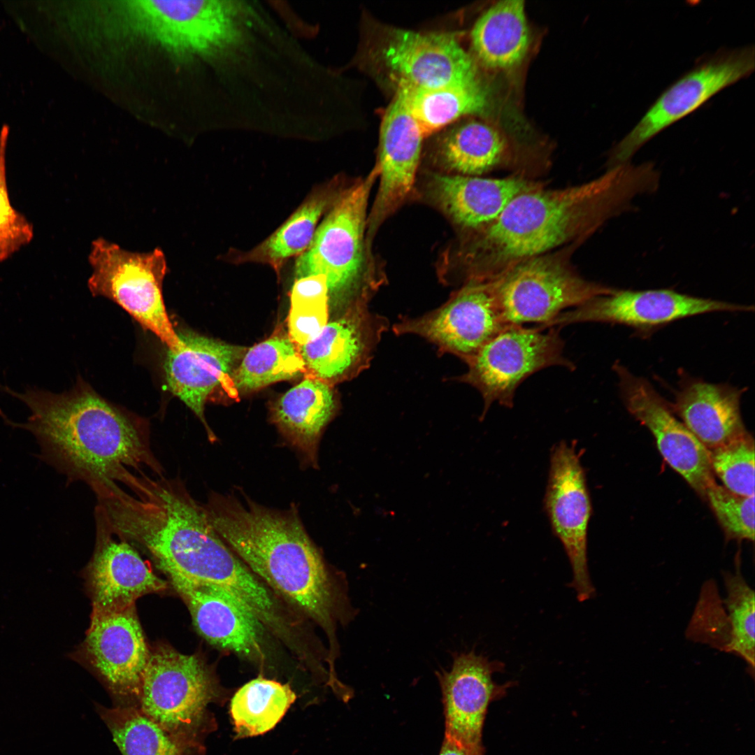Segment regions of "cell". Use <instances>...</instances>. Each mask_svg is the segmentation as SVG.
I'll list each match as a JSON object with an SVG mask.
<instances>
[{"label":"cell","mask_w":755,"mask_h":755,"mask_svg":"<svg viewBox=\"0 0 755 755\" xmlns=\"http://www.w3.org/2000/svg\"><path fill=\"white\" fill-rule=\"evenodd\" d=\"M204 505L220 538L272 591L319 626L328 641L327 666L340 656L337 631L357 616L347 583L333 570L295 508L271 509L244 496L212 493Z\"/></svg>","instance_id":"1"},{"label":"cell","mask_w":755,"mask_h":755,"mask_svg":"<svg viewBox=\"0 0 755 755\" xmlns=\"http://www.w3.org/2000/svg\"><path fill=\"white\" fill-rule=\"evenodd\" d=\"M659 178L653 163L628 161L581 185L519 194L494 222L473 231L466 278L490 280L515 262L591 234L637 196L654 192Z\"/></svg>","instance_id":"2"},{"label":"cell","mask_w":755,"mask_h":755,"mask_svg":"<svg viewBox=\"0 0 755 755\" xmlns=\"http://www.w3.org/2000/svg\"><path fill=\"white\" fill-rule=\"evenodd\" d=\"M3 391L30 410L24 422L6 424L29 431L39 457L68 481L117 482L124 470L143 467L162 476L145 429L89 388L78 385L62 394L29 387L22 392L0 384Z\"/></svg>","instance_id":"3"},{"label":"cell","mask_w":755,"mask_h":755,"mask_svg":"<svg viewBox=\"0 0 755 755\" xmlns=\"http://www.w3.org/2000/svg\"><path fill=\"white\" fill-rule=\"evenodd\" d=\"M376 164L363 180L343 190L319 224L307 250L298 257L295 278L322 275L330 308L340 314L368 305L384 278L366 243L368 200L379 177Z\"/></svg>","instance_id":"4"},{"label":"cell","mask_w":755,"mask_h":755,"mask_svg":"<svg viewBox=\"0 0 755 755\" xmlns=\"http://www.w3.org/2000/svg\"><path fill=\"white\" fill-rule=\"evenodd\" d=\"M88 261L92 268L88 287L94 296L118 304L168 350L181 346L164 305L162 287L168 265L161 249L133 252L99 237L91 243Z\"/></svg>","instance_id":"5"},{"label":"cell","mask_w":755,"mask_h":755,"mask_svg":"<svg viewBox=\"0 0 755 755\" xmlns=\"http://www.w3.org/2000/svg\"><path fill=\"white\" fill-rule=\"evenodd\" d=\"M489 281L510 325H545L565 309L615 289L585 280L564 254L551 252L515 262Z\"/></svg>","instance_id":"6"},{"label":"cell","mask_w":755,"mask_h":755,"mask_svg":"<svg viewBox=\"0 0 755 755\" xmlns=\"http://www.w3.org/2000/svg\"><path fill=\"white\" fill-rule=\"evenodd\" d=\"M218 683L198 654L159 645L150 651L138 696L139 710L181 742L195 745L196 731Z\"/></svg>","instance_id":"7"},{"label":"cell","mask_w":755,"mask_h":755,"mask_svg":"<svg viewBox=\"0 0 755 755\" xmlns=\"http://www.w3.org/2000/svg\"><path fill=\"white\" fill-rule=\"evenodd\" d=\"M549 329L509 325L466 362L467 371L455 380L481 394L482 417L494 402L512 408L517 388L535 372L552 366L575 368L563 354L559 329Z\"/></svg>","instance_id":"8"},{"label":"cell","mask_w":755,"mask_h":755,"mask_svg":"<svg viewBox=\"0 0 755 755\" xmlns=\"http://www.w3.org/2000/svg\"><path fill=\"white\" fill-rule=\"evenodd\" d=\"M754 45L721 49L703 57L669 86L613 149L610 168L628 162L647 141L754 70Z\"/></svg>","instance_id":"9"},{"label":"cell","mask_w":755,"mask_h":755,"mask_svg":"<svg viewBox=\"0 0 755 755\" xmlns=\"http://www.w3.org/2000/svg\"><path fill=\"white\" fill-rule=\"evenodd\" d=\"M103 22L110 34L145 39L177 58L203 56L217 34L219 1H127L112 3Z\"/></svg>","instance_id":"10"},{"label":"cell","mask_w":755,"mask_h":755,"mask_svg":"<svg viewBox=\"0 0 755 755\" xmlns=\"http://www.w3.org/2000/svg\"><path fill=\"white\" fill-rule=\"evenodd\" d=\"M489 280H469L440 307L418 317H403L396 335L413 334L434 344L440 354L465 363L509 326Z\"/></svg>","instance_id":"11"},{"label":"cell","mask_w":755,"mask_h":755,"mask_svg":"<svg viewBox=\"0 0 755 755\" xmlns=\"http://www.w3.org/2000/svg\"><path fill=\"white\" fill-rule=\"evenodd\" d=\"M545 509L561 541L573 572L570 587L580 602L595 594L587 557V531L591 514L584 469L575 448L561 441L551 452Z\"/></svg>","instance_id":"12"},{"label":"cell","mask_w":755,"mask_h":755,"mask_svg":"<svg viewBox=\"0 0 755 755\" xmlns=\"http://www.w3.org/2000/svg\"><path fill=\"white\" fill-rule=\"evenodd\" d=\"M621 396L629 412L654 436L665 461L700 496L716 482L710 452L678 420L670 404L646 379L615 363Z\"/></svg>","instance_id":"13"},{"label":"cell","mask_w":755,"mask_h":755,"mask_svg":"<svg viewBox=\"0 0 755 755\" xmlns=\"http://www.w3.org/2000/svg\"><path fill=\"white\" fill-rule=\"evenodd\" d=\"M753 310V306L693 296L671 289H615L610 294L596 297L561 312L539 327L545 330L554 326L597 322L626 325L643 333L698 315Z\"/></svg>","instance_id":"14"},{"label":"cell","mask_w":755,"mask_h":755,"mask_svg":"<svg viewBox=\"0 0 755 755\" xmlns=\"http://www.w3.org/2000/svg\"><path fill=\"white\" fill-rule=\"evenodd\" d=\"M178 334L182 345L175 350L168 349L164 361L167 387L197 416L209 440L215 442L216 436L204 416L205 405L217 391L238 397L232 375L247 348L193 331Z\"/></svg>","instance_id":"15"},{"label":"cell","mask_w":755,"mask_h":755,"mask_svg":"<svg viewBox=\"0 0 755 755\" xmlns=\"http://www.w3.org/2000/svg\"><path fill=\"white\" fill-rule=\"evenodd\" d=\"M388 327V319L368 305L349 308L299 347L307 376L332 386L357 377L369 367Z\"/></svg>","instance_id":"16"},{"label":"cell","mask_w":755,"mask_h":755,"mask_svg":"<svg viewBox=\"0 0 755 755\" xmlns=\"http://www.w3.org/2000/svg\"><path fill=\"white\" fill-rule=\"evenodd\" d=\"M452 656L450 670L436 672L442 692L445 736L466 746L481 747L489 705L503 697L514 682L496 683L493 675L502 672L504 664L497 660L491 661L474 649Z\"/></svg>","instance_id":"17"},{"label":"cell","mask_w":755,"mask_h":755,"mask_svg":"<svg viewBox=\"0 0 755 755\" xmlns=\"http://www.w3.org/2000/svg\"><path fill=\"white\" fill-rule=\"evenodd\" d=\"M167 575L187 606L196 631L208 642L255 665H264L267 631L249 610L217 587Z\"/></svg>","instance_id":"18"},{"label":"cell","mask_w":755,"mask_h":755,"mask_svg":"<svg viewBox=\"0 0 755 755\" xmlns=\"http://www.w3.org/2000/svg\"><path fill=\"white\" fill-rule=\"evenodd\" d=\"M424 135L401 93L387 109L381 124L380 185L366 222L370 246L376 231L408 198L413 189Z\"/></svg>","instance_id":"19"},{"label":"cell","mask_w":755,"mask_h":755,"mask_svg":"<svg viewBox=\"0 0 755 755\" xmlns=\"http://www.w3.org/2000/svg\"><path fill=\"white\" fill-rule=\"evenodd\" d=\"M82 652L114 693L138 699L150 650L134 605L93 612Z\"/></svg>","instance_id":"20"},{"label":"cell","mask_w":755,"mask_h":755,"mask_svg":"<svg viewBox=\"0 0 755 755\" xmlns=\"http://www.w3.org/2000/svg\"><path fill=\"white\" fill-rule=\"evenodd\" d=\"M386 66L398 82L437 88L477 78L475 65L451 34L395 29L382 48Z\"/></svg>","instance_id":"21"},{"label":"cell","mask_w":755,"mask_h":755,"mask_svg":"<svg viewBox=\"0 0 755 755\" xmlns=\"http://www.w3.org/2000/svg\"><path fill=\"white\" fill-rule=\"evenodd\" d=\"M96 543L87 569L94 612L122 611L134 605L139 597L165 590L158 577L138 552L118 538L98 519Z\"/></svg>","instance_id":"22"},{"label":"cell","mask_w":755,"mask_h":755,"mask_svg":"<svg viewBox=\"0 0 755 755\" xmlns=\"http://www.w3.org/2000/svg\"><path fill=\"white\" fill-rule=\"evenodd\" d=\"M540 187L520 177L432 173L426 190L429 200L452 222L475 231L494 222L515 196Z\"/></svg>","instance_id":"23"},{"label":"cell","mask_w":755,"mask_h":755,"mask_svg":"<svg viewBox=\"0 0 755 755\" xmlns=\"http://www.w3.org/2000/svg\"><path fill=\"white\" fill-rule=\"evenodd\" d=\"M742 389L727 384H713L682 375L673 412L708 450L726 445L747 431L740 402Z\"/></svg>","instance_id":"24"},{"label":"cell","mask_w":755,"mask_h":755,"mask_svg":"<svg viewBox=\"0 0 755 755\" xmlns=\"http://www.w3.org/2000/svg\"><path fill=\"white\" fill-rule=\"evenodd\" d=\"M337 409L333 386L307 376L275 402L271 415L287 442L315 467L320 438Z\"/></svg>","instance_id":"25"},{"label":"cell","mask_w":755,"mask_h":755,"mask_svg":"<svg viewBox=\"0 0 755 755\" xmlns=\"http://www.w3.org/2000/svg\"><path fill=\"white\" fill-rule=\"evenodd\" d=\"M338 180L318 187L288 219L258 245L247 252L231 251L225 258L234 264L261 263L271 266L278 275L285 264L300 256L310 245L319 221L328 212L344 189Z\"/></svg>","instance_id":"26"},{"label":"cell","mask_w":755,"mask_h":755,"mask_svg":"<svg viewBox=\"0 0 755 755\" xmlns=\"http://www.w3.org/2000/svg\"><path fill=\"white\" fill-rule=\"evenodd\" d=\"M470 38L475 55L487 67L508 69L519 64L529 44L524 1L492 5L476 21Z\"/></svg>","instance_id":"27"},{"label":"cell","mask_w":755,"mask_h":755,"mask_svg":"<svg viewBox=\"0 0 755 755\" xmlns=\"http://www.w3.org/2000/svg\"><path fill=\"white\" fill-rule=\"evenodd\" d=\"M398 90L424 136L464 115L482 113L488 104L487 92L477 78L437 88L398 82Z\"/></svg>","instance_id":"28"},{"label":"cell","mask_w":755,"mask_h":755,"mask_svg":"<svg viewBox=\"0 0 755 755\" xmlns=\"http://www.w3.org/2000/svg\"><path fill=\"white\" fill-rule=\"evenodd\" d=\"M507 149L505 138L496 129L484 122L470 120L445 136L438 159L447 174L480 176L502 164Z\"/></svg>","instance_id":"29"},{"label":"cell","mask_w":755,"mask_h":755,"mask_svg":"<svg viewBox=\"0 0 755 755\" xmlns=\"http://www.w3.org/2000/svg\"><path fill=\"white\" fill-rule=\"evenodd\" d=\"M306 374L298 346L279 333L247 349L232 375L240 394L251 393L273 383Z\"/></svg>","instance_id":"30"},{"label":"cell","mask_w":755,"mask_h":755,"mask_svg":"<svg viewBox=\"0 0 755 755\" xmlns=\"http://www.w3.org/2000/svg\"><path fill=\"white\" fill-rule=\"evenodd\" d=\"M296 698L289 684L259 676L233 695L230 714L236 738L264 734L281 720Z\"/></svg>","instance_id":"31"},{"label":"cell","mask_w":755,"mask_h":755,"mask_svg":"<svg viewBox=\"0 0 755 755\" xmlns=\"http://www.w3.org/2000/svg\"><path fill=\"white\" fill-rule=\"evenodd\" d=\"M122 755H184L191 747L171 735L138 707L101 710Z\"/></svg>","instance_id":"32"},{"label":"cell","mask_w":755,"mask_h":755,"mask_svg":"<svg viewBox=\"0 0 755 755\" xmlns=\"http://www.w3.org/2000/svg\"><path fill=\"white\" fill-rule=\"evenodd\" d=\"M737 560L734 572L723 573L726 596L723 598L732 630L731 654L742 659L747 671L754 675L755 597L740 570Z\"/></svg>","instance_id":"33"},{"label":"cell","mask_w":755,"mask_h":755,"mask_svg":"<svg viewBox=\"0 0 755 755\" xmlns=\"http://www.w3.org/2000/svg\"><path fill=\"white\" fill-rule=\"evenodd\" d=\"M686 636L694 642L730 653L732 630L717 582L710 579L701 587Z\"/></svg>","instance_id":"34"},{"label":"cell","mask_w":755,"mask_h":755,"mask_svg":"<svg viewBox=\"0 0 755 755\" xmlns=\"http://www.w3.org/2000/svg\"><path fill=\"white\" fill-rule=\"evenodd\" d=\"M709 452L713 473L725 488L740 496H754V442L748 432Z\"/></svg>","instance_id":"35"},{"label":"cell","mask_w":755,"mask_h":755,"mask_svg":"<svg viewBox=\"0 0 755 755\" xmlns=\"http://www.w3.org/2000/svg\"><path fill=\"white\" fill-rule=\"evenodd\" d=\"M9 127L0 131V263L10 258L33 239V224L11 204L6 173Z\"/></svg>","instance_id":"36"},{"label":"cell","mask_w":755,"mask_h":755,"mask_svg":"<svg viewBox=\"0 0 755 755\" xmlns=\"http://www.w3.org/2000/svg\"><path fill=\"white\" fill-rule=\"evenodd\" d=\"M705 498L728 537L754 541V496L734 494L715 482Z\"/></svg>","instance_id":"37"},{"label":"cell","mask_w":755,"mask_h":755,"mask_svg":"<svg viewBox=\"0 0 755 755\" xmlns=\"http://www.w3.org/2000/svg\"><path fill=\"white\" fill-rule=\"evenodd\" d=\"M328 301L291 304L287 319L288 336L298 346L314 339L329 322Z\"/></svg>","instance_id":"38"},{"label":"cell","mask_w":755,"mask_h":755,"mask_svg":"<svg viewBox=\"0 0 755 755\" xmlns=\"http://www.w3.org/2000/svg\"><path fill=\"white\" fill-rule=\"evenodd\" d=\"M329 302L326 280L322 275L295 279L290 294V304Z\"/></svg>","instance_id":"39"},{"label":"cell","mask_w":755,"mask_h":755,"mask_svg":"<svg viewBox=\"0 0 755 755\" xmlns=\"http://www.w3.org/2000/svg\"><path fill=\"white\" fill-rule=\"evenodd\" d=\"M439 755H484V748L466 746L445 736Z\"/></svg>","instance_id":"40"}]
</instances>
